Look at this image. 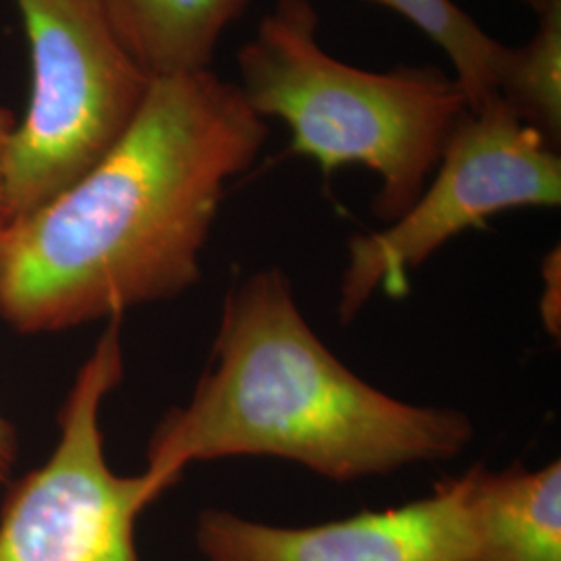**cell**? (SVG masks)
Returning <instances> with one entry per match:
<instances>
[{
  "label": "cell",
  "instance_id": "2",
  "mask_svg": "<svg viewBox=\"0 0 561 561\" xmlns=\"http://www.w3.org/2000/svg\"><path fill=\"white\" fill-rule=\"evenodd\" d=\"M474 435L466 412L393 398L350 370L304 317L287 273L266 266L225 294L206 370L154 428L141 474L157 500L185 468L227 458L356 482L454 460Z\"/></svg>",
  "mask_w": 561,
  "mask_h": 561
},
{
  "label": "cell",
  "instance_id": "14",
  "mask_svg": "<svg viewBox=\"0 0 561 561\" xmlns=\"http://www.w3.org/2000/svg\"><path fill=\"white\" fill-rule=\"evenodd\" d=\"M20 460V433L0 414V484L13 481V472Z\"/></svg>",
  "mask_w": 561,
  "mask_h": 561
},
{
  "label": "cell",
  "instance_id": "4",
  "mask_svg": "<svg viewBox=\"0 0 561 561\" xmlns=\"http://www.w3.org/2000/svg\"><path fill=\"white\" fill-rule=\"evenodd\" d=\"M32 92L7 159L11 222L81 180L121 140L152 81L127 57L99 0H15Z\"/></svg>",
  "mask_w": 561,
  "mask_h": 561
},
{
  "label": "cell",
  "instance_id": "11",
  "mask_svg": "<svg viewBox=\"0 0 561 561\" xmlns=\"http://www.w3.org/2000/svg\"><path fill=\"white\" fill-rule=\"evenodd\" d=\"M410 21L437 44L454 67L470 111L497 99V78L507 46L489 36L456 0H370Z\"/></svg>",
  "mask_w": 561,
  "mask_h": 561
},
{
  "label": "cell",
  "instance_id": "1",
  "mask_svg": "<svg viewBox=\"0 0 561 561\" xmlns=\"http://www.w3.org/2000/svg\"><path fill=\"white\" fill-rule=\"evenodd\" d=\"M266 140V121L213 71L152 81L101 162L0 231V322L60 333L190 291L229 183Z\"/></svg>",
  "mask_w": 561,
  "mask_h": 561
},
{
  "label": "cell",
  "instance_id": "10",
  "mask_svg": "<svg viewBox=\"0 0 561 561\" xmlns=\"http://www.w3.org/2000/svg\"><path fill=\"white\" fill-rule=\"evenodd\" d=\"M537 30L522 46H507L497 99L556 148L561 141V0H542Z\"/></svg>",
  "mask_w": 561,
  "mask_h": 561
},
{
  "label": "cell",
  "instance_id": "9",
  "mask_svg": "<svg viewBox=\"0 0 561 561\" xmlns=\"http://www.w3.org/2000/svg\"><path fill=\"white\" fill-rule=\"evenodd\" d=\"M115 38L150 81L210 71L225 32L256 0H99Z\"/></svg>",
  "mask_w": 561,
  "mask_h": 561
},
{
  "label": "cell",
  "instance_id": "3",
  "mask_svg": "<svg viewBox=\"0 0 561 561\" xmlns=\"http://www.w3.org/2000/svg\"><path fill=\"white\" fill-rule=\"evenodd\" d=\"M312 0H277L238 53L243 101L291 131V152L324 178L364 167L379 178L373 213L396 221L421 196L468 99L437 67L368 71L319 42Z\"/></svg>",
  "mask_w": 561,
  "mask_h": 561
},
{
  "label": "cell",
  "instance_id": "12",
  "mask_svg": "<svg viewBox=\"0 0 561 561\" xmlns=\"http://www.w3.org/2000/svg\"><path fill=\"white\" fill-rule=\"evenodd\" d=\"M560 248L551 250L542 262V277H545V294H542V321L547 324V331L551 337H560V321L553 314L551 300H560Z\"/></svg>",
  "mask_w": 561,
  "mask_h": 561
},
{
  "label": "cell",
  "instance_id": "5",
  "mask_svg": "<svg viewBox=\"0 0 561 561\" xmlns=\"http://www.w3.org/2000/svg\"><path fill=\"white\" fill-rule=\"evenodd\" d=\"M560 204L558 148L500 99L468 111L410 208L381 231L347 241L337 294L341 322L354 321L377 291L405 298L412 273L463 231L484 229L507 210Z\"/></svg>",
  "mask_w": 561,
  "mask_h": 561
},
{
  "label": "cell",
  "instance_id": "15",
  "mask_svg": "<svg viewBox=\"0 0 561 561\" xmlns=\"http://www.w3.org/2000/svg\"><path fill=\"white\" fill-rule=\"evenodd\" d=\"M522 4H526V7H530L535 13L541 9L542 0H518Z\"/></svg>",
  "mask_w": 561,
  "mask_h": 561
},
{
  "label": "cell",
  "instance_id": "8",
  "mask_svg": "<svg viewBox=\"0 0 561 561\" xmlns=\"http://www.w3.org/2000/svg\"><path fill=\"white\" fill-rule=\"evenodd\" d=\"M463 561H561V461L474 466L445 479Z\"/></svg>",
  "mask_w": 561,
  "mask_h": 561
},
{
  "label": "cell",
  "instance_id": "7",
  "mask_svg": "<svg viewBox=\"0 0 561 561\" xmlns=\"http://www.w3.org/2000/svg\"><path fill=\"white\" fill-rule=\"evenodd\" d=\"M204 561H463L454 497H428L312 526H277L208 507L196 522Z\"/></svg>",
  "mask_w": 561,
  "mask_h": 561
},
{
  "label": "cell",
  "instance_id": "13",
  "mask_svg": "<svg viewBox=\"0 0 561 561\" xmlns=\"http://www.w3.org/2000/svg\"><path fill=\"white\" fill-rule=\"evenodd\" d=\"M18 125L20 119L9 108L0 106V231L11 222L7 206V159Z\"/></svg>",
  "mask_w": 561,
  "mask_h": 561
},
{
  "label": "cell",
  "instance_id": "6",
  "mask_svg": "<svg viewBox=\"0 0 561 561\" xmlns=\"http://www.w3.org/2000/svg\"><path fill=\"white\" fill-rule=\"evenodd\" d=\"M125 375L121 319L106 324L60 405L59 442L36 470L9 482L0 561H138L136 522L159 502L144 474L106 460L101 414Z\"/></svg>",
  "mask_w": 561,
  "mask_h": 561
}]
</instances>
